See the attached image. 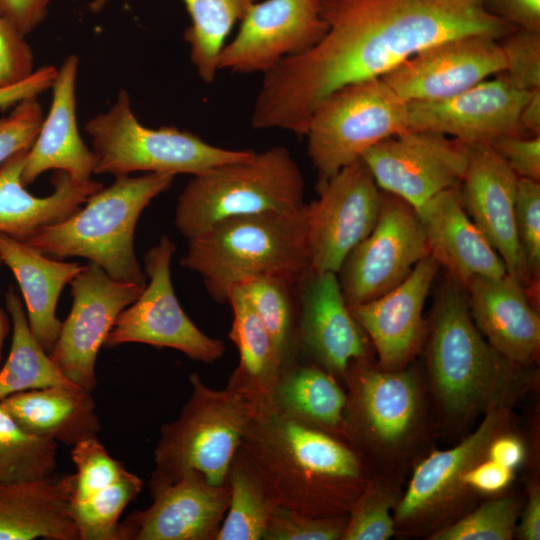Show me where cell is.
Returning <instances> with one entry per match:
<instances>
[{
    "label": "cell",
    "mask_w": 540,
    "mask_h": 540,
    "mask_svg": "<svg viewBox=\"0 0 540 540\" xmlns=\"http://www.w3.org/2000/svg\"><path fill=\"white\" fill-rule=\"evenodd\" d=\"M71 457L76 467V473L72 474L71 503L83 501L115 483L127 471L119 461L110 456L97 436L73 445Z\"/></svg>",
    "instance_id": "ab89813d"
},
{
    "label": "cell",
    "mask_w": 540,
    "mask_h": 540,
    "mask_svg": "<svg viewBox=\"0 0 540 540\" xmlns=\"http://www.w3.org/2000/svg\"><path fill=\"white\" fill-rule=\"evenodd\" d=\"M107 1L108 0H94L91 3V9L94 11L100 10L107 3Z\"/></svg>",
    "instance_id": "6f0895ef"
},
{
    "label": "cell",
    "mask_w": 540,
    "mask_h": 540,
    "mask_svg": "<svg viewBox=\"0 0 540 540\" xmlns=\"http://www.w3.org/2000/svg\"><path fill=\"white\" fill-rule=\"evenodd\" d=\"M174 242L162 236L144 256L149 277L139 297L117 317L104 346L143 343L176 349L192 360L212 363L223 356L222 340L202 332L182 309L171 281Z\"/></svg>",
    "instance_id": "30bf717a"
},
{
    "label": "cell",
    "mask_w": 540,
    "mask_h": 540,
    "mask_svg": "<svg viewBox=\"0 0 540 540\" xmlns=\"http://www.w3.org/2000/svg\"><path fill=\"white\" fill-rule=\"evenodd\" d=\"M429 255L416 210L403 199L383 193L375 227L349 253L337 273L347 306L354 308L392 290Z\"/></svg>",
    "instance_id": "7c38bea8"
},
{
    "label": "cell",
    "mask_w": 540,
    "mask_h": 540,
    "mask_svg": "<svg viewBox=\"0 0 540 540\" xmlns=\"http://www.w3.org/2000/svg\"><path fill=\"white\" fill-rule=\"evenodd\" d=\"M51 2L52 0H0V12L26 36L44 21Z\"/></svg>",
    "instance_id": "816d5d0a"
},
{
    "label": "cell",
    "mask_w": 540,
    "mask_h": 540,
    "mask_svg": "<svg viewBox=\"0 0 540 540\" xmlns=\"http://www.w3.org/2000/svg\"><path fill=\"white\" fill-rule=\"evenodd\" d=\"M327 31L312 48L263 74L251 114L255 129L304 136L318 104L335 90L381 78L422 49L483 34L498 40L516 28L486 0H321Z\"/></svg>",
    "instance_id": "6da1fadb"
},
{
    "label": "cell",
    "mask_w": 540,
    "mask_h": 540,
    "mask_svg": "<svg viewBox=\"0 0 540 540\" xmlns=\"http://www.w3.org/2000/svg\"><path fill=\"white\" fill-rule=\"evenodd\" d=\"M472 319L488 343L513 365L531 362L540 346V317L515 278L478 277L466 287Z\"/></svg>",
    "instance_id": "d4e9b609"
},
{
    "label": "cell",
    "mask_w": 540,
    "mask_h": 540,
    "mask_svg": "<svg viewBox=\"0 0 540 540\" xmlns=\"http://www.w3.org/2000/svg\"><path fill=\"white\" fill-rule=\"evenodd\" d=\"M513 364L476 327L465 288L453 278L435 301L429 341V371L440 405L463 419L514 388Z\"/></svg>",
    "instance_id": "8992f818"
},
{
    "label": "cell",
    "mask_w": 540,
    "mask_h": 540,
    "mask_svg": "<svg viewBox=\"0 0 540 540\" xmlns=\"http://www.w3.org/2000/svg\"><path fill=\"white\" fill-rule=\"evenodd\" d=\"M316 191L318 198L305 205L310 269L337 274L375 227L383 192L361 158L316 185Z\"/></svg>",
    "instance_id": "8fae6325"
},
{
    "label": "cell",
    "mask_w": 540,
    "mask_h": 540,
    "mask_svg": "<svg viewBox=\"0 0 540 540\" xmlns=\"http://www.w3.org/2000/svg\"><path fill=\"white\" fill-rule=\"evenodd\" d=\"M485 457L515 470L524 462L526 448L519 437L503 431L490 441Z\"/></svg>",
    "instance_id": "f5cc1de1"
},
{
    "label": "cell",
    "mask_w": 540,
    "mask_h": 540,
    "mask_svg": "<svg viewBox=\"0 0 540 540\" xmlns=\"http://www.w3.org/2000/svg\"><path fill=\"white\" fill-rule=\"evenodd\" d=\"M530 92L516 88L501 73L448 99L407 102L409 130L438 132L463 143L527 136L520 115Z\"/></svg>",
    "instance_id": "d6986e66"
},
{
    "label": "cell",
    "mask_w": 540,
    "mask_h": 540,
    "mask_svg": "<svg viewBox=\"0 0 540 540\" xmlns=\"http://www.w3.org/2000/svg\"><path fill=\"white\" fill-rule=\"evenodd\" d=\"M271 404L326 431H344L347 395L332 374L313 363L297 361L285 367Z\"/></svg>",
    "instance_id": "1f68e13d"
},
{
    "label": "cell",
    "mask_w": 540,
    "mask_h": 540,
    "mask_svg": "<svg viewBox=\"0 0 540 540\" xmlns=\"http://www.w3.org/2000/svg\"><path fill=\"white\" fill-rule=\"evenodd\" d=\"M305 205L221 220L188 240L180 265L197 272L208 294L221 304H227L232 287L253 277L300 280L310 269Z\"/></svg>",
    "instance_id": "3957f363"
},
{
    "label": "cell",
    "mask_w": 540,
    "mask_h": 540,
    "mask_svg": "<svg viewBox=\"0 0 540 540\" xmlns=\"http://www.w3.org/2000/svg\"><path fill=\"white\" fill-rule=\"evenodd\" d=\"M78 67V57L71 54L57 68L50 109L26 156L21 176L25 186L48 170L64 171L80 181L90 180L95 172V154L82 140L77 123Z\"/></svg>",
    "instance_id": "484cf974"
},
{
    "label": "cell",
    "mask_w": 540,
    "mask_h": 540,
    "mask_svg": "<svg viewBox=\"0 0 540 540\" xmlns=\"http://www.w3.org/2000/svg\"><path fill=\"white\" fill-rule=\"evenodd\" d=\"M73 476L0 483V540H80L71 509Z\"/></svg>",
    "instance_id": "83f0119b"
},
{
    "label": "cell",
    "mask_w": 540,
    "mask_h": 540,
    "mask_svg": "<svg viewBox=\"0 0 540 540\" xmlns=\"http://www.w3.org/2000/svg\"><path fill=\"white\" fill-rule=\"evenodd\" d=\"M361 159L380 190L403 199L414 209L458 185L468 164L463 142L425 130L386 138L366 150Z\"/></svg>",
    "instance_id": "5bb4252c"
},
{
    "label": "cell",
    "mask_w": 540,
    "mask_h": 540,
    "mask_svg": "<svg viewBox=\"0 0 540 540\" xmlns=\"http://www.w3.org/2000/svg\"><path fill=\"white\" fill-rule=\"evenodd\" d=\"M304 194L303 173L291 152L273 146L194 175L178 196L174 224L189 240L227 218L300 209Z\"/></svg>",
    "instance_id": "52a82bcc"
},
{
    "label": "cell",
    "mask_w": 540,
    "mask_h": 540,
    "mask_svg": "<svg viewBox=\"0 0 540 540\" xmlns=\"http://www.w3.org/2000/svg\"><path fill=\"white\" fill-rule=\"evenodd\" d=\"M44 119L38 97L26 98L0 118V166L34 143Z\"/></svg>",
    "instance_id": "f6af8a7d"
},
{
    "label": "cell",
    "mask_w": 540,
    "mask_h": 540,
    "mask_svg": "<svg viewBox=\"0 0 540 540\" xmlns=\"http://www.w3.org/2000/svg\"><path fill=\"white\" fill-rule=\"evenodd\" d=\"M57 442L22 429L0 402V483L40 480L57 468Z\"/></svg>",
    "instance_id": "8d00e7d4"
},
{
    "label": "cell",
    "mask_w": 540,
    "mask_h": 540,
    "mask_svg": "<svg viewBox=\"0 0 540 540\" xmlns=\"http://www.w3.org/2000/svg\"><path fill=\"white\" fill-rule=\"evenodd\" d=\"M174 179V175L164 173L116 176L70 217L38 230L23 242L43 254L86 258L116 280L144 287L147 276L134 250L136 225L143 210L168 190Z\"/></svg>",
    "instance_id": "277c9868"
},
{
    "label": "cell",
    "mask_w": 540,
    "mask_h": 540,
    "mask_svg": "<svg viewBox=\"0 0 540 540\" xmlns=\"http://www.w3.org/2000/svg\"><path fill=\"white\" fill-rule=\"evenodd\" d=\"M489 144L519 178L540 181V135H505Z\"/></svg>",
    "instance_id": "7dc6e473"
},
{
    "label": "cell",
    "mask_w": 540,
    "mask_h": 540,
    "mask_svg": "<svg viewBox=\"0 0 540 540\" xmlns=\"http://www.w3.org/2000/svg\"><path fill=\"white\" fill-rule=\"evenodd\" d=\"M468 164L459 183L461 203L504 262L507 274L534 287L515 224L518 176L488 142L464 143Z\"/></svg>",
    "instance_id": "ac0fdd59"
},
{
    "label": "cell",
    "mask_w": 540,
    "mask_h": 540,
    "mask_svg": "<svg viewBox=\"0 0 540 540\" xmlns=\"http://www.w3.org/2000/svg\"><path fill=\"white\" fill-rule=\"evenodd\" d=\"M240 448L278 505L314 516H348L366 485L357 454L331 432L264 406Z\"/></svg>",
    "instance_id": "7a4b0ae2"
},
{
    "label": "cell",
    "mask_w": 540,
    "mask_h": 540,
    "mask_svg": "<svg viewBox=\"0 0 540 540\" xmlns=\"http://www.w3.org/2000/svg\"><path fill=\"white\" fill-rule=\"evenodd\" d=\"M2 262L0 260V266ZM10 331V319L6 312L0 308V367L2 362V350L5 339Z\"/></svg>",
    "instance_id": "9f6ffc18"
},
{
    "label": "cell",
    "mask_w": 540,
    "mask_h": 540,
    "mask_svg": "<svg viewBox=\"0 0 540 540\" xmlns=\"http://www.w3.org/2000/svg\"><path fill=\"white\" fill-rule=\"evenodd\" d=\"M229 505L216 540L263 539L278 506L267 481L239 448L227 476Z\"/></svg>",
    "instance_id": "836d02e7"
},
{
    "label": "cell",
    "mask_w": 540,
    "mask_h": 540,
    "mask_svg": "<svg viewBox=\"0 0 540 540\" xmlns=\"http://www.w3.org/2000/svg\"><path fill=\"white\" fill-rule=\"evenodd\" d=\"M439 263L426 256L398 286L354 308L351 313L372 341L385 370L404 368L421 347L423 308Z\"/></svg>",
    "instance_id": "603a6c76"
},
{
    "label": "cell",
    "mask_w": 540,
    "mask_h": 540,
    "mask_svg": "<svg viewBox=\"0 0 540 540\" xmlns=\"http://www.w3.org/2000/svg\"><path fill=\"white\" fill-rule=\"evenodd\" d=\"M505 69L500 41L471 34L426 47L381 78L406 102H434L456 96Z\"/></svg>",
    "instance_id": "2e32d148"
},
{
    "label": "cell",
    "mask_w": 540,
    "mask_h": 540,
    "mask_svg": "<svg viewBox=\"0 0 540 540\" xmlns=\"http://www.w3.org/2000/svg\"><path fill=\"white\" fill-rule=\"evenodd\" d=\"M349 371L350 397L344 431L381 447L402 445L416 430L421 416V391L412 370L364 367Z\"/></svg>",
    "instance_id": "7402d4cb"
},
{
    "label": "cell",
    "mask_w": 540,
    "mask_h": 540,
    "mask_svg": "<svg viewBox=\"0 0 540 540\" xmlns=\"http://www.w3.org/2000/svg\"><path fill=\"white\" fill-rule=\"evenodd\" d=\"M513 477L514 470L484 457L464 474L462 483L466 490L497 494L510 485Z\"/></svg>",
    "instance_id": "c3c4849f"
},
{
    "label": "cell",
    "mask_w": 540,
    "mask_h": 540,
    "mask_svg": "<svg viewBox=\"0 0 540 540\" xmlns=\"http://www.w3.org/2000/svg\"><path fill=\"white\" fill-rule=\"evenodd\" d=\"M28 150L17 152L0 166V233L22 242L38 230L70 217L104 187L92 179L80 181L64 171H55L51 179L53 192L34 196L21 179Z\"/></svg>",
    "instance_id": "4316f807"
},
{
    "label": "cell",
    "mask_w": 540,
    "mask_h": 540,
    "mask_svg": "<svg viewBox=\"0 0 540 540\" xmlns=\"http://www.w3.org/2000/svg\"><path fill=\"white\" fill-rule=\"evenodd\" d=\"M515 534L523 540L540 539V489L533 484L529 488L528 501L516 526Z\"/></svg>",
    "instance_id": "db71d44e"
},
{
    "label": "cell",
    "mask_w": 540,
    "mask_h": 540,
    "mask_svg": "<svg viewBox=\"0 0 540 540\" xmlns=\"http://www.w3.org/2000/svg\"><path fill=\"white\" fill-rule=\"evenodd\" d=\"M514 389L494 399L477 429L455 447L434 451L414 469L407 490L399 500L395 525L416 528L440 519L467 491L464 474L485 457L490 441L504 431L509 420V396Z\"/></svg>",
    "instance_id": "e0dca14e"
},
{
    "label": "cell",
    "mask_w": 540,
    "mask_h": 540,
    "mask_svg": "<svg viewBox=\"0 0 540 540\" xmlns=\"http://www.w3.org/2000/svg\"><path fill=\"white\" fill-rule=\"evenodd\" d=\"M326 31L321 0H260L223 47L218 69L264 74L282 60L312 48Z\"/></svg>",
    "instance_id": "9a60e30c"
},
{
    "label": "cell",
    "mask_w": 540,
    "mask_h": 540,
    "mask_svg": "<svg viewBox=\"0 0 540 540\" xmlns=\"http://www.w3.org/2000/svg\"><path fill=\"white\" fill-rule=\"evenodd\" d=\"M35 70L34 54L25 35L0 12V88L22 82Z\"/></svg>",
    "instance_id": "bcb514c9"
},
{
    "label": "cell",
    "mask_w": 540,
    "mask_h": 540,
    "mask_svg": "<svg viewBox=\"0 0 540 540\" xmlns=\"http://www.w3.org/2000/svg\"><path fill=\"white\" fill-rule=\"evenodd\" d=\"M0 402L26 432L55 442L73 446L101 430L92 392L77 385L27 390Z\"/></svg>",
    "instance_id": "f546056e"
},
{
    "label": "cell",
    "mask_w": 540,
    "mask_h": 540,
    "mask_svg": "<svg viewBox=\"0 0 540 540\" xmlns=\"http://www.w3.org/2000/svg\"><path fill=\"white\" fill-rule=\"evenodd\" d=\"M0 260L13 272L19 284L32 334L49 353L62 323L56 316L58 299L83 265L49 259L3 233H0Z\"/></svg>",
    "instance_id": "f1b7e54d"
},
{
    "label": "cell",
    "mask_w": 540,
    "mask_h": 540,
    "mask_svg": "<svg viewBox=\"0 0 540 540\" xmlns=\"http://www.w3.org/2000/svg\"><path fill=\"white\" fill-rule=\"evenodd\" d=\"M515 224L529 273L536 283L540 273V182L519 178L515 194Z\"/></svg>",
    "instance_id": "7bdbcfd3"
},
{
    "label": "cell",
    "mask_w": 540,
    "mask_h": 540,
    "mask_svg": "<svg viewBox=\"0 0 540 540\" xmlns=\"http://www.w3.org/2000/svg\"><path fill=\"white\" fill-rule=\"evenodd\" d=\"M409 131L408 103L382 78L343 86L312 112L304 136L321 184L376 143Z\"/></svg>",
    "instance_id": "9c48e42d"
},
{
    "label": "cell",
    "mask_w": 540,
    "mask_h": 540,
    "mask_svg": "<svg viewBox=\"0 0 540 540\" xmlns=\"http://www.w3.org/2000/svg\"><path fill=\"white\" fill-rule=\"evenodd\" d=\"M415 210L430 256L464 288L478 277L507 274L503 260L465 211L459 184L438 193Z\"/></svg>",
    "instance_id": "cb8c5ba5"
},
{
    "label": "cell",
    "mask_w": 540,
    "mask_h": 540,
    "mask_svg": "<svg viewBox=\"0 0 540 540\" xmlns=\"http://www.w3.org/2000/svg\"><path fill=\"white\" fill-rule=\"evenodd\" d=\"M192 392L177 419L165 423L154 449L149 480L154 492L195 472L212 485L227 483L228 471L245 432L266 405L231 387L212 389L189 376Z\"/></svg>",
    "instance_id": "5b68a950"
},
{
    "label": "cell",
    "mask_w": 540,
    "mask_h": 540,
    "mask_svg": "<svg viewBox=\"0 0 540 540\" xmlns=\"http://www.w3.org/2000/svg\"><path fill=\"white\" fill-rule=\"evenodd\" d=\"M486 7L516 29L540 33V0H486Z\"/></svg>",
    "instance_id": "681fc988"
},
{
    "label": "cell",
    "mask_w": 540,
    "mask_h": 540,
    "mask_svg": "<svg viewBox=\"0 0 540 540\" xmlns=\"http://www.w3.org/2000/svg\"><path fill=\"white\" fill-rule=\"evenodd\" d=\"M519 504L513 497L488 501L460 520L438 529L431 540H510L515 535Z\"/></svg>",
    "instance_id": "f35d334b"
},
{
    "label": "cell",
    "mask_w": 540,
    "mask_h": 540,
    "mask_svg": "<svg viewBox=\"0 0 540 540\" xmlns=\"http://www.w3.org/2000/svg\"><path fill=\"white\" fill-rule=\"evenodd\" d=\"M85 130L96 157L94 174L132 172L191 174L250 158L251 149H227L175 126L150 128L136 117L129 94L120 90L111 107L90 118Z\"/></svg>",
    "instance_id": "ba28073f"
},
{
    "label": "cell",
    "mask_w": 540,
    "mask_h": 540,
    "mask_svg": "<svg viewBox=\"0 0 540 540\" xmlns=\"http://www.w3.org/2000/svg\"><path fill=\"white\" fill-rule=\"evenodd\" d=\"M70 285L72 308L48 354L68 380L92 392L98 352L119 314L145 286L116 280L93 262L83 265Z\"/></svg>",
    "instance_id": "4fadbf2b"
},
{
    "label": "cell",
    "mask_w": 540,
    "mask_h": 540,
    "mask_svg": "<svg viewBox=\"0 0 540 540\" xmlns=\"http://www.w3.org/2000/svg\"><path fill=\"white\" fill-rule=\"evenodd\" d=\"M152 504L119 522L117 540H216L229 505L228 484L195 472L151 492Z\"/></svg>",
    "instance_id": "44dd1931"
},
{
    "label": "cell",
    "mask_w": 540,
    "mask_h": 540,
    "mask_svg": "<svg viewBox=\"0 0 540 540\" xmlns=\"http://www.w3.org/2000/svg\"><path fill=\"white\" fill-rule=\"evenodd\" d=\"M499 41L510 83L527 92L540 89V33L516 29Z\"/></svg>",
    "instance_id": "ee69618b"
},
{
    "label": "cell",
    "mask_w": 540,
    "mask_h": 540,
    "mask_svg": "<svg viewBox=\"0 0 540 540\" xmlns=\"http://www.w3.org/2000/svg\"><path fill=\"white\" fill-rule=\"evenodd\" d=\"M56 76V67L42 66L22 82L0 88V109L14 107L26 98L38 97L41 93L51 89Z\"/></svg>",
    "instance_id": "f907efd6"
},
{
    "label": "cell",
    "mask_w": 540,
    "mask_h": 540,
    "mask_svg": "<svg viewBox=\"0 0 540 540\" xmlns=\"http://www.w3.org/2000/svg\"><path fill=\"white\" fill-rule=\"evenodd\" d=\"M347 516H314L277 506L267 524L264 540L342 539Z\"/></svg>",
    "instance_id": "b9f144b4"
},
{
    "label": "cell",
    "mask_w": 540,
    "mask_h": 540,
    "mask_svg": "<svg viewBox=\"0 0 540 540\" xmlns=\"http://www.w3.org/2000/svg\"><path fill=\"white\" fill-rule=\"evenodd\" d=\"M142 488L143 481L126 471L115 483L83 501L71 503L80 540H117L119 519Z\"/></svg>",
    "instance_id": "74e56055"
},
{
    "label": "cell",
    "mask_w": 540,
    "mask_h": 540,
    "mask_svg": "<svg viewBox=\"0 0 540 540\" xmlns=\"http://www.w3.org/2000/svg\"><path fill=\"white\" fill-rule=\"evenodd\" d=\"M298 282L281 275H262L235 285L271 335L283 369L298 361Z\"/></svg>",
    "instance_id": "e575fe53"
},
{
    "label": "cell",
    "mask_w": 540,
    "mask_h": 540,
    "mask_svg": "<svg viewBox=\"0 0 540 540\" xmlns=\"http://www.w3.org/2000/svg\"><path fill=\"white\" fill-rule=\"evenodd\" d=\"M260 0H182L191 23L184 31L190 60L198 76L211 84L217 75L218 58L237 22Z\"/></svg>",
    "instance_id": "d590c367"
},
{
    "label": "cell",
    "mask_w": 540,
    "mask_h": 540,
    "mask_svg": "<svg viewBox=\"0 0 540 540\" xmlns=\"http://www.w3.org/2000/svg\"><path fill=\"white\" fill-rule=\"evenodd\" d=\"M300 355L332 375L346 374L367 353L366 333L347 306L334 272L309 269L298 282Z\"/></svg>",
    "instance_id": "ffe728a7"
},
{
    "label": "cell",
    "mask_w": 540,
    "mask_h": 540,
    "mask_svg": "<svg viewBox=\"0 0 540 540\" xmlns=\"http://www.w3.org/2000/svg\"><path fill=\"white\" fill-rule=\"evenodd\" d=\"M391 496L382 488L366 486L352 505L342 540H387L395 533L390 514Z\"/></svg>",
    "instance_id": "60d3db41"
},
{
    "label": "cell",
    "mask_w": 540,
    "mask_h": 540,
    "mask_svg": "<svg viewBox=\"0 0 540 540\" xmlns=\"http://www.w3.org/2000/svg\"><path fill=\"white\" fill-rule=\"evenodd\" d=\"M227 304L233 312L229 338L239 354L238 366L227 386L241 390L264 404H271L283 371L275 343L238 287L234 286L229 291Z\"/></svg>",
    "instance_id": "4dcf8cb0"
},
{
    "label": "cell",
    "mask_w": 540,
    "mask_h": 540,
    "mask_svg": "<svg viewBox=\"0 0 540 540\" xmlns=\"http://www.w3.org/2000/svg\"><path fill=\"white\" fill-rule=\"evenodd\" d=\"M12 341L0 367V401L23 391L53 385H75L54 364L31 332L22 301L13 287L5 295Z\"/></svg>",
    "instance_id": "d6a6232c"
},
{
    "label": "cell",
    "mask_w": 540,
    "mask_h": 540,
    "mask_svg": "<svg viewBox=\"0 0 540 540\" xmlns=\"http://www.w3.org/2000/svg\"><path fill=\"white\" fill-rule=\"evenodd\" d=\"M520 124L527 136L540 135V89L530 92L520 115Z\"/></svg>",
    "instance_id": "11a10c76"
}]
</instances>
